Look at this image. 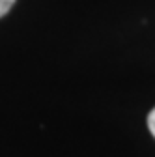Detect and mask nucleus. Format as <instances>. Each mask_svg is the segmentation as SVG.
Returning a JSON list of instances; mask_svg holds the SVG:
<instances>
[{
  "instance_id": "f257e3e1",
  "label": "nucleus",
  "mask_w": 155,
  "mask_h": 157,
  "mask_svg": "<svg viewBox=\"0 0 155 157\" xmlns=\"http://www.w3.org/2000/svg\"><path fill=\"white\" fill-rule=\"evenodd\" d=\"M13 4H15V0H0V17H4L11 10Z\"/></svg>"
},
{
  "instance_id": "f03ea898",
  "label": "nucleus",
  "mask_w": 155,
  "mask_h": 157,
  "mask_svg": "<svg viewBox=\"0 0 155 157\" xmlns=\"http://www.w3.org/2000/svg\"><path fill=\"white\" fill-rule=\"evenodd\" d=\"M148 127H149V131H151V135L155 136V109L148 114Z\"/></svg>"
}]
</instances>
